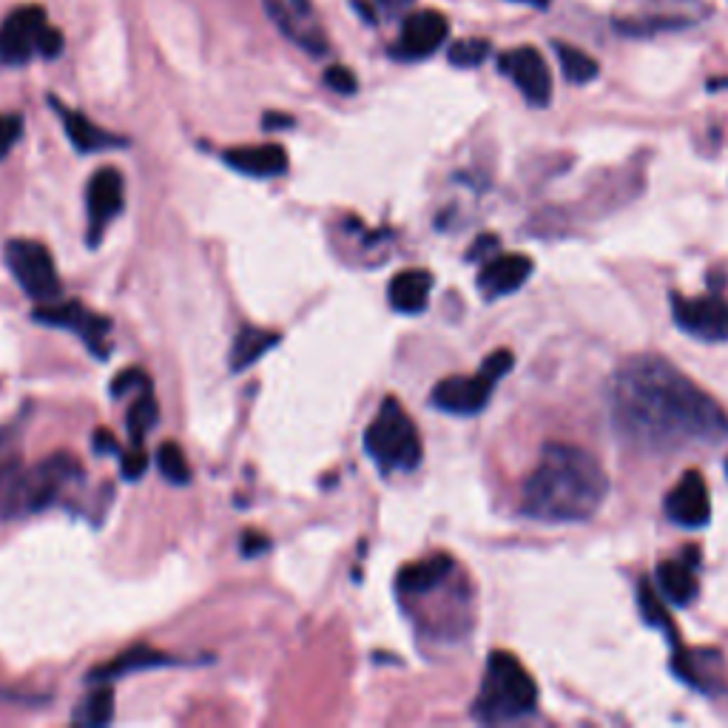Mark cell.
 <instances>
[{
	"instance_id": "cell-1",
	"label": "cell",
	"mask_w": 728,
	"mask_h": 728,
	"mask_svg": "<svg viewBox=\"0 0 728 728\" xmlns=\"http://www.w3.org/2000/svg\"><path fill=\"white\" fill-rule=\"evenodd\" d=\"M606 404L617 439L640 453L720 444L728 436L720 404L660 356L621 365L609 379Z\"/></svg>"
},
{
	"instance_id": "cell-2",
	"label": "cell",
	"mask_w": 728,
	"mask_h": 728,
	"mask_svg": "<svg viewBox=\"0 0 728 728\" xmlns=\"http://www.w3.org/2000/svg\"><path fill=\"white\" fill-rule=\"evenodd\" d=\"M609 495V475L589 450L550 441L523 484V516L544 523H580L601 512Z\"/></svg>"
},
{
	"instance_id": "cell-3",
	"label": "cell",
	"mask_w": 728,
	"mask_h": 728,
	"mask_svg": "<svg viewBox=\"0 0 728 728\" xmlns=\"http://www.w3.org/2000/svg\"><path fill=\"white\" fill-rule=\"evenodd\" d=\"M538 706V686L521 660L509 651H493L487 658L482 692L473 703V717L484 726H501L530 717Z\"/></svg>"
},
{
	"instance_id": "cell-4",
	"label": "cell",
	"mask_w": 728,
	"mask_h": 728,
	"mask_svg": "<svg viewBox=\"0 0 728 728\" xmlns=\"http://www.w3.org/2000/svg\"><path fill=\"white\" fill-rule=\"evenodd\" d=\"M80 475H83V467L69 453L49 455L26 473L12 470V478L0 482V516L21 518L43 512L49 504L57 501V493Z\"/></svg>"
},
{
	"instance_id": "cell-5",
	"label": "cell",
	"mask_w": 728,
	"mask_h": 728,
	"mask_svg": "<svg viewBox=\"0 0 728 728\" xmlns=\"http://www.w3.org/2000/svg\"><path fill=\"white\" fill-rule=\"evenodd\" d=\"M365 450L384 473H407L421 461V439H418L413 418L404 413L396 398H384L382 411L365 430Z\"/></svg>"
},
{
	"instance_id": "cell-6",
	"label": "cell",
	"mask_w": 728,
	"mask_h": 728,
	"mask_svg": "<svg viewBox=\"0 0 728 728\" xmlns=\"http://www.w3.org/2000/svg\"><path fill=\"white\" fill-rule=\"evenodd\" d=\"M516 365V356L512 350H495L487 359L482 361V368L475 375H450V379H441L436 388H432L430 402L439 407L441 413H450V416H475L487 407L489 396H493L495 384L501 382L504 375L512 370Z\"/></svg>"
},
{
	"instance_id": "cell-7",
	"label": "cell",
	"mask_w": 728,
	"mask_h": 728,
	"mask_svg": "<svg viewBox=\"0 0 728 728\" xmlns=\"http://www.w3.org/2000/svg\"><path fill=\"white\" fill-rule=\"evenodd\" d=\"M9 270L14 274L18 285L37 302H57L63 293V285L57 279L55 262L46 245L35 240H9L3 247Z\"/></svg>"
},
{
	"instance_id": "cell-8",
	"label": "cell",
	"mask_w": 728,
	"mask_h": 728,
	"mask_svg": "<svg viewBox=\"0 0 728 728\" xmlns=\"http://www.w3.org/2000/svg\"><path fill=\"white\" fill-rule=\"evenodd\" d=\"M672 316L678 327L701 342H728V302L720 297L686 299L672 293Z\"/></svg>"
},
{
	"instance_id": "cell-9",
	"label": "cell",
	"mask_w": 728,
	"mask_h": 728,
	"mask_svg": "<svg viewBox=\"0 0 728 728\" xmlns=\"http://www.w3.org/2000/svg\"><path fill=\"white\" fill-rule=\"evenodd\" d=\"M265 9H268L270 21L279 26V32L297 43L299 49L311 51V55H325V28L319 23L311 0H265Z\"/></svg>"
},
{
	"instance_id": "cell-10",
	"label": "cell",
	"mask_w": 728,
	"mask_h": 728,
	"mask_svg": "<svg viewBox=\"0 0 728 728\" xmlns=\"http://www.w3.org/2000/svg\"><path fill=\"white\" fill-rule=\"evenodd\" d=\"M32 319L41 322V325H51V327H66V331L80 333V339L89 345L97 359H106L108 356V345H106V331H108V319L97 316V313H89L80 302H46L41 308L32 311Z\"/></svg>"
},
{
	"instance_id": "cell-11",
	"label": "cell",
	"mask_w": 728,
	"mask_h": 728,
	"mask_svg": "<svg viewBox=\"0 0 728 728\" xmlns=\"http://www.w3.org/2000/svg\"><path fill=\"white\" fill-rule=\"evenodd\" d=\"M498 69H501L507 78H512V83L518 85V92L530 100L532 106H550L552 74L546 60L541 57V51L532 49V46L504 51L501 60H498Z\"/></svg>"
},
{
	"instance_id": "cell-12",
	"label": "cell",
	"mask_w": 728,
	"mask_h": 728,
	"mask_svg": "<svg viewBox=\"0 0 728 728\" xmlns=\"http://www.w3.org/2000/svg\"><path fill=\"white\" fill-rule=\"evenodd\" d=\"M85 211H89V242L97 245L106 234L108 222L123 211V174L112 165L94 171L85 188Z\"/></svg>"
},
{
	"instance_id": "cell-13",
	"label": "cell",
	"mask_w": 728,
	"mask_h": 728,
	"mask_svg": "<svg viewBox=\"0 0 728 728\" xmlns=\"http://www.w3.org/2000/svg\"><path fill=\"white\" fill-rule=\"evenodd\" d=\"M46 26L49 23H46L41 7H23L12 12L0 26V57L14 66L26 63L41 46V35Z\"/></svg>"
},
{
	"instance_id": "cell-14",
	"label": "cell",
	"mask_w": 728,
	"mask_h": 728,
	"mask_svg": "<svg viewBox=\"0 0 728 728\" xmlns=\"http://www.w3.org/2000/svg\"><path fill=\"white\" fill-rule=\"evenodd\" d=\"M666 516L686 530H701L712 521V501H708V487L697 470H689L666 495Z\"/></svg>"
},
{
	"instance_id": "cell-15",
	"label": "cell",
	"mask_w": 728,
	"mask_h": 728,
	"mask_svg": "<svg viewBox=\"0 0 728 728\" xmlns=\"http://www.w3.org/2000/svg\"><path fill=\"white\" fill-rule=\"evenodd\" d=\"M450 35V23L441 12L436 9H421V12H413L402 26V37H398L396 51L402 60H421V57H430L432 51L441 49V43Z\"/></svg>"
},
{
	"instance_id": "cell-16",
	"label": "cell",
	"mask_w": 728,
	"mask_h": 728,
	"mask_svg": "<svg viewBox=\"0 0 728 728\" xmlns=\"http://www.w3.org/2000/svg\"><path fill=\"white\" fill-rule=\"evenodd\" d=\"M532 276V259L523 254H498L487 262L475 279L478 290H482L484 297L493 302V299L509 297V293H516L518 288L527 285V279Z\"/></svg>"
},
{
	"instance_id": "cell-17",
	"label": "cell",
	"mask_w": 728,
	"mask_h": 728,
	"mask_svg": "<svg viewBox=\"0 0 728 728\" xmlns=\"http://www.w3.org/2000/svg\"><path fill=\"white\" fill-rule=\"evenodd\" d=\"M228 165L245 177L256 180H274L282 177L288 171V154H285L282 146L276 142H262V146H242V149H228L222 154Z\"/></svg>"
},
{
	"instance_id": "cell-18",
	"label": "cell",
	"mask_w": 728,
	"mask_h": 728,
	"mask_svg": "<svg viewBox=\"0 0 728 728\" xmlns=\"http://www.w3.org/2000/svg\"><path fill=\"white\" fill-rule=\"evenodd\" d=\"M694 564H697V550H689L686 555H680L674 561H663L658 566V587L660 592L674 603V606H689L697 598V575H694Z\"/></svg>"
},
{
	"instance_id": "cell-19",
	"label": "cell",
	"mask_w": 728,
	"mask_h": 728,
	"mask_svg": "<svg viewBox=\"0 0 728 728\" xmlns=\"http://www.w3.org/2000/svg\"><path fill=\"white\" fill-rule=\"evenodd\" d=\"M430 290H432L430 270L407 268L390 279L388 297L390 304H393L398 313L416 316V313L427 311V304H430Z\"/></svg>"
},
{
	"instance_id": "cell-20",
	"label": "cell",
	"mask_w": 728,
	"mask_h": 728,
	"mask_svg": "<svg viewBox=\"0 0 728 728\" xmlns=\"http://www.w3.org/2000/svg\"><path fill=\"white\" fill-rule=\"evenodd\" d=\"M51 106L60 112V117H63V126H66V135H69L71 146L78 151H83V154H92V151H106V149H120L123 140L120 137L108 135V131H103V128L94 126L85 114L80 112H69V108L60 103V100H51Z\"/></svg>"
},
{
	"instance_id": "cell-21",
	"label": "cell",
	"mask_w": 728,
	"mask_h": 728,
	"mask_svg": "<svg viewBox=\"0 0 728 728\" xmlns=\"http://www.w3.org/2000/svg\"><path fill=\"white\" fill-rule=\"evenodd\" d=\"M174 663V658H169L165 651H157L151 646H131L123 655L112 660V663L100 666L94 669L92 680L94 683H108L114 678H123V674H135V672H146V669H160V666Z\"/></svg>"
},
{
	"instance_id": "cell-22",
	"label": "cell",
	"mask_w": 728,
	"mask_h": 728,
	"mask_svg": "<svg viewBox=\"0 0 728 728\" xmlns=\"http://www.w3.org/2000/svg\"><path fill=\"white\" fill-rule=\"evenodd\" d=\"M450 573H453V558L450 555H430V558L404 566L402 575H398V589L413 594L430 592L439 583H444Z\"/></svg>"
},
{
	"instance_id": "cell-23",
	"label": "cell",
	"mask_w": 728,
	"mask_h": 728,
	"mask_svg": "<svg viewBox=\"0 0 728 728\" xmlns=\"http://www.w3.org/2000/svg\"><path fill=\"white\" fill-rule=\"evenodd\" d=\"M276 342H279V333L262 331V327H242L234 336V345H231V370H236V373L247 370L268 350H274Z\"/></svg>"
},
{
	"instance_id": "cell-24",
	"label": "cell",
	"mask_w": 728,
	"mask_h": 728,
	"mask_svg": "<svg viewBox=\"0 0 728 728\" xmlns=\"http://www.w3.org/2000/svg\"><path fill=\"white\" fill-rule=\"evenodd\" d=\"M555 55H558V63H561V71H564V78L575 85L592 83V80L598 78V71H601L598 60H594L592 55H587L583 49H578V46L555 43Z\"/></svg>"
},
{
	"instance_id": "cell-25",
	"label": "cell",
	"mask_w": 728,
	"mask_h": 728,
	"mask_svg": "<svg viewBox=\"0 0 728 728\" xmlns=\"http://www.w3.org/2000/svg\"><path fill=\"white\" fill-rule=\"evenodd\" d=\"M112 717H114V689L103 686V683H100V686L94 689L89 697H85L83 706L78 708L74 720H78L80 726L103 728V726H108V723H112Z\"/></svg>"
},
{
	"instance_id": "cell-26",
	"label": "cell",
	"mask_w": 728,
	"mask_h": 728,
	"mask_svg": "<svg viewBox=\"0 0 728 728\" xmlns=\"http://www.w3.org/2000/svg\"><path fill=\"white\" fill-rule=\"evenodd\" d=\"M157 421H160V407H157V398L151 396V390H142L126 416V427H128V436H131V441L140 444V441L146 439V432L154 430Z\"/></svg>"
},
{
	"instance_id": "cell-27",
	"label": "cell",
	"mask_w": 728,
	"mask_h": 728,
	"mask_svg": "<svg viewBox=\"0 0 728 728\" xmlns=\"http://www.w3.org/2000/svg\"><path fill=\"white\" fill-rule=\"evenodd\" d=\"M157 467H160L165 482L177 484V487H185V484L192 482V464H188L183 447H180L177 441H163V444H160V450H157Z\"/></svg>"
},
{
	"instance_id": "cell-28",
	"label": "cell",
	"mask_w": 728,
	"mask_h": 728,
	"mask_svg": "<svg viewBox=\"0 0 728 728\" xmlns=\"http://www.w3.org/2000/svg\"><path fill=\"white\" fill-rule=\"evenodd\" d=\"M637 603H640V612H644L646 623L649 626H658V629L672 632V621H669V612L660 603V592H655L649 580H640V592H637Z\"/></svg>"
},
{
	"instance_id": "cell-29",
	"label": "cell",
	"mask_w": 728,
	"mask_h": 728,
	"mask_svg": "<svg viewBox=\"0 0 728 728\" xmlns=\"http://www.w3.org/2000/svg\"><path fill=\"white\" fill-rule=\"evenodd\" d=\"M489 57V41H478V37H467V41H459L450 49V63L459 66V69H475L482 66Z\"/></svg>"
},
{
	"instance_id": "cell-30",
	"label": "cell",
	"mask_w": 728,
	"mask_h": 728,
	"mask_svg": "<svg viewBox=\"0 0 728 728\" xmlns=\"http://www.w3.org/2000/svg\"><path fill=\"white\" fill-rule=\"evenodd\" d=\"M131 390H151V379L142 373L140 368H128V370H123L120 375H114V382H112L114 398L126 396V393H131Z\"/></svg>"
},
{
	"instance_id": "cell-31",
	"label": "cell",
	"mask_w": 728,
	"mask_h": 728,
	"mask_svg": "<svg viewBox=\"0 0 728 728\" xmlns=\"http://www.w3.org/2000/svg\"><path fill=\"white\" fill-rule=\"evenodd\" d=\"M23 135L21 114H0V160L18 146Z\"/></svg>"
},
{
	"instance_id": "cell-32",
	"label": "cell",
	"mask_w": 728,
	"mask_h": 728,
	"mask_svg": "<svg viewBox=\"0 0 728 728\" xmlns=\"http://www.w3.org/2000/svg\"><path fill=\"white\" fill-rule=\"evenodd\" d=\"M325 83L327 89H333L336 94H354L356 89H359L356 74L350 69H345V66H331V69L325 71Z\"/></svg>"
},
{
	"instance_id": "cell-33",
	"label": "cell",
	"mask_w": 728,
	"mask_h": 728,
	"mask_svg": "<svg viewBox=\"0 0 728 728\" xmlns=\"http://www.w3.org/2000/svg\"><path fill=\"white\" fill-rule=\"evenodd\" d=\"M149 470V453H142L140 444H135V450L131 453L123 455V464H120V473L126 475L128 482H137L142 473Z\"/></svg>"
},
{
	"instance_id": "cell-34",
	"label": "cell",
	"mask_w": 728,
	"mask_h": 728,
	"mask_svg": "<svg viewBox=\"0 0 728 728\" xmlns=\"http://www.w3.org/2000/svg\"><path fill=\"white\" fill-rule=\"evenodd\" d=\"M240 546H242V555H245V558H256V555H262V552L270 550V538L262 535V532L247 530V532H242Z\"/></svg>"
},
{
	"instance_id": "cell-35",
	"label": "cell",
	"mask_w": 728,
	"mask_h": 728,
	"mask_svg": "<svg viewBox=\"0 0 728 728\" xmlns=\"http://www.w3.org/2000/svg\"><path fill=\"white\" fill-rule=\"evenodd\" d=\"M37 51H41L43 57H57L60 55V51H63V32H60V28H51V26H46L43 28V35H41V46H37Z\"/></svg>"
},
{
	"instance_id": "cell-36",
	"label": "cell",
	"mask_w": 728,
	"mask_h": 728,
	"mask_svg": "<svg viewBox=\"0 0 728 728\" xmlns=\"http://www.w3.org/2000/svg\"><path fill=\"white\" fill-rule=\"evenodd\" d=\"M92 444H94V453L97 455H112L120 450V444H117V439H114L112 430H94Z\"/></svg>"
},
{
	"instance_id": "cell-37",
	"label": "cell",
	"mask_w": 728,
	"mask_h": 728,
	"mask_svg": "<svg viewBox=\"0 0 728 728\" xmlns=\"http://www.w3.org/2000/svg\"><path fill=\"white\" fill-rule=\"evenodd\" d=\"M293 126V120L290 117H282V114H268L265 117V128H288Z\"/></svg>"
},
{
	"instance_id": "cell-38",
	"label": "cell",
	"mask_w": 728,
	"mask_h": 728,
	"mask_svg": "<svg viewBox=\"0 0 728 728\" xmlns=\"http://www.w3.org/2000/svg\"><path fill=\"white\" fill-rule=\"evenodd\" d=\"M512 3H523V7H532V9L550 7V0H512Z\"/></svg>"
},
{
	"instance_id": "cell-39",
	"label": "cell",
	"mask_w": 728,
	"mask_h": 728,
	"mask_svg": "<svg viewBox=\"0 0 728 728\" xmlns=\"http://www.w3.org/2000/svg\"><path fill=\"white\" fill-rule=\"evenodd\" d=\"M388 3H407V0H388Z\"/></svg>"
},
{
	"instance_id": "cell-40",
	"label": "cell",
	"mask_w": 728,
	"mask_h": 728,
	"mask_svg": "<svg viewBox=\"0 0 728 728\" xmlns=\"http://www.w3.org/2000/svg\"><path fill=\"white\" fill-rule=\"evenodd\" d=\"M726 473H728V461H726Z\"/></svg>"
}]
</instances>
